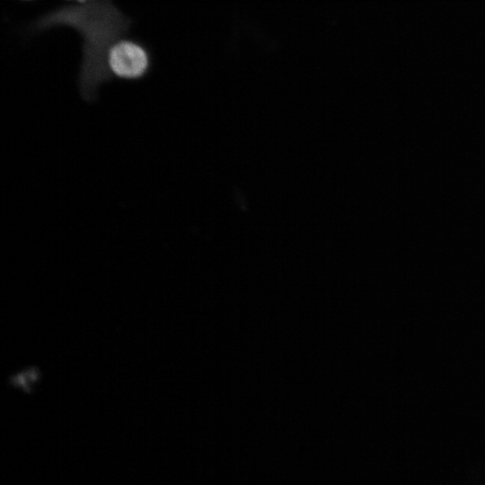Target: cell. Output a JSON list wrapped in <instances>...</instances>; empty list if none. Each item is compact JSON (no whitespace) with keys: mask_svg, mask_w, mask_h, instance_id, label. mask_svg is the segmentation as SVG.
Here are the masks:
<instances>
[{"mask_svg":"<svg viewBox=\"0 0 485 485\" xmlns=\"http://www.w3.org/2000/svg\"><path fill=\"white\" fill-rule=\"evenodd\" d=\"M66 2H70V3H76V4H85L91 0H65Z\"/></svg>","mask_w":485,"mask_h":485,"instance_id":"3957f363","label":"cell"},{"mask_svg":"<svg viewBox=\"0 0 485 485\" xmlns=\"http://www.w3.org/2000/svg\"><path fill=\"white\" fill-rule=\"evenodd\" d=\"M108 66L112 75L122 79H137L149 69L150 57L139 43L124 39L110 48L107 56Z\"/></svg>","mask_w":485,"mask_h":485,"instance_id":"7a4b0ae2","label":"cell"},{"mask_svg":"<svg viewBox=\"0 0 485 485\" xmlns=\"http://www.w3.org/2000/svg\"><path fill=\"white\" fill-rule=\"evenodd\" d=\"M32 28L66 25L82 40L78 84L86 101L95 98L103 83L112 79L107 56L116 41L129 37L132 21L111 0L71 3L50 9L31 22Z\"/></svg>","mask_w":485,"mask_h":485,"instance_id":"6da1fadb","label":"cell"},{"mask_svg":"<svg viewBox=\"0 0 485 485\" xmlns=\"http://www.w3.org/2000/svg\"><path fill=\"white\" fill-rule=\"evenodd\" d=\"M24 1H30V0H24Z\"/></svg>","mask_w":485,"mask_h":485,"instance_id":"277c9868","label":"cell"}]
</instances>
